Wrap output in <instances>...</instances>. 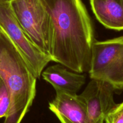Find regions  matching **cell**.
I'll use <instances>...</instances> for the list:
<instances>
[{
    "mask_svg": "<svg viewBox=\"0 0 123 123\" xmlns=\"http://www.w3.org/2000/svg\"><path fill=\"white\" fill-rule=\"evenodd\" d=\"M15 15L34 45L51 58L50 16L42 0H10Z\"/></svg>",
    "mask_w": 123,
    "mask_h": 123,
    "instance_id": "obj_3",
    "label": "cell"
},
{
    "mask_svg": "<svg viewBox=\"0 0 123 123\" xmlns=\"http://www.w3.org/2000/svg\"><path fill=\"white\" fill-rule=\"evenodd\" d=\"M115 89L102 80L91 79L79 95L86 106L90 123H104L106 115L115 106Z\"/></svg>",
    "mask_w": 123,
    "mask_h": 123,
    "instance_id": "obj_6",
    "label": "cell"
},
{
    "mask_svg": "<svg viewBox=\"0 0 123 123\" xmlns=\"http://www.w3.org/2000/svg\"><path fill=\"white\" fill-rule=\"evenodd\" d=\"M69 70L63 65L58 63L43 71L41 76L52 85L55 92L77 94L86 82V75Z\"/></svg>",
    "mask_w": 123,
    "mask_h": 123,
    "instance_id": "obj_8",
    "label": "cell"
},
{
    "mask_svg": "<svg viewBox=\"0 0 123 123\" xmlns=\"http://www.w3.org/2000/svg\"><path fill=\"white\" fill-rule=\"evenodd\" d=\"M0 78L11 98L4 123H21L36 96L37 77L15 46L1 33Z\"/></svg>",
    "mask_w": 123,
    "mask_h": 123,
    "instance_id": "obj_2",
    "label": "cell"
},
{
    "mask_svg": "<svg viewBox=\"0 0 123 123\" xmlns=\"http://www.w3.org/2000/svg\"><path fill=\"white\" fill-rule=\"evenodd\" d=\"M51 25L52 61L70 70L89 72L95 38L92 22L81 0H42Z\"/></svg>",
    "mask_w": 123,
    "mask_h": 123,
    "instance_id": "obj_1",
    "label": "cell"
},
{
    "mask_svg": "<svg viewBox=\"0 0 123 123\" xmlns=\"http://www.w3.org/2000/svg\"><path fill=\"white\" fill-rule=\"evenodd\" d=\"M11 106L10 92L4 81L0 78V118H6Z\"/></svg>",
    "mask_w": 123,
    "mask_h": 123,
    "instance_id": "obj_10",
    "label": "cell"
},
{
    "mask_svg": "<svg viewBox=\"0 0 123 123\" xmlns=\"http://www.w3.org/2000/svg\"><path fill=\"white\" fill-rule=\"evenodd\" d=\"M98 21L109 29L123 30V0H90Z\"/></svg>",
    "mask_w": 123,
    "mask_h": 123,
    "instance_id": "obj_9",
    "label": "cell"
},
{
    "mask_svg": "<svg viewBox=\"0 0 123 123\" xmlns=\"http://www.w3.org/2000/svg\"><path fill=\"white\" fill-rule=\"evenodd\" d=\"M0 33L15 46L37 79L52 60L30 41L15 15L10 0H0Z\"/></svg>",
    "mask_w": 123,
    "mask_h": 123,
    "instance_id": "obj_5",
    "label": "cell"
},
{
    "mask_svg": "<svg viewBox=\"0 0 123 123\" xmlns=\"http://www.w3.org/2000/svg\"><path fill=\"white\" fill-rule=\"evenodd\" d=\"M105 123H123V101L117 104L106 115Z\"/></svg>",
    "mask_w": 123,
    "mask_h": 123,
    "instance_id": "obj_11",
    "label": "cell"
},
{
    "mask_svg": "<svg viewBox=\"0 0 123 123\" xmlns=\"http://www.w3.org/2000/svg\"><path fill=\"white\" fill-rule=\"evenodd\" d=\"M89 73L91 79L123 90V36L103 41L95 39Z\"/></svg>",
    "mask_w": 123,
    "mask_h": 123,
    "instance_id": "obj_4",
    "label": "cell"
},
{
    "mask_svg": "<svg viewBox=\"0 0 123 123\" xmlns=\"http://www.w3.org/2000/svg\"><path fill=\"white\" fill-rule=\"evenodd\" d=\"M49 109L61 123H90L86 106L77 94L55 92Z\"/></svg>",
    "mask_w": 123,
    "mask_h": 123,
    "instance_id": "obj_7",
    "label": "cell"
}]
</instances>
